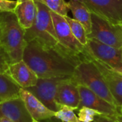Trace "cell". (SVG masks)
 <instances>
[{"mask_svg":"<svg viewBox=\"0 0 122 122\" xmlns=\"http://www.w3.org/2000/svg\"><path fill=\"white\" fill-rule=\"evenodd\" d=\"M87 56L88 51L79 56L63 45L49 47L32 40L27 42L22 60L39 78H45L73 76L76 67Z\"/></svg>","mask_w":122,"mask_h":122,"instance_id":"obj_1","label":"cell"},{"mask_svg":"<svg viewBox=\"0 0 122 122\" xmlns=\"http://www.w3.org/2000/svg\"><path fill=\"white\" fill-rule=\"evenodd\" d=\"M0 32L2 47L8 55L11 63L22 60L27 45L25 30L19 23L15 12H0Z\"/></svg>","mask_w":122,"mask_h":122,"instance_id":"obj_2","label":"cell"},{"mask_svg":"<svg viewBox=\"0 0 122 122\" xmlns=\"http://www.w3.org/2000/svg\"><path fill=\"white\" fill-rule=\"evenodd\" d=\"M73 78L77 84L87 87L99 96L118 107L101 71L93 62L89 53L76 67Z\"/></svg>","mask_w":122,"mask_h":122,"instance_id":"obj_3","label":"cell"},{"mask_svg":"<svg viewBox=\"0 0 122 122\" xmlns=\"http://www.w3.org/2000/svg\"><path fill=\"white\" fill-rule=\"evenodd\" d=\"M35 3L37 9V17L33 25L25 30L26 42L37 40L49 47L62 45L56 35L50 10L41 2L35 1Z\"/></svg>","mask_w":122,"mask_h":122,"instance_id":"obj_4","label":"cell"},{"mask_svg":"<svg viewBox=\"0 0 122 122\" xmlns=\"http://www.w3.org/2000/svg\"><path fill=\"white\" fill-rule=\"evenodd\" d=\"M91 32L88 35L92 39L116 48L122 47V25L109 22L91 12Z\"/></svg>","mask_w":122,"mask_h":122,"instance_id":"obj_5","label":"cell"},{"mask_svg":"<svg viewBox=\"0 0 122 122\" xmlns=\"http://www.w3.org/2000/svg\"><path fill=\"white\" fill-rule=\"evenodd\" d=\"M68 77L70 76L38 78L35 86L26 89L36 96L49 109L56 112L61 106L56 101L57 88L60 83Z\"/></svg>","mask_w":122,"mask_h":122,"instance_id":"obj_6","label":"cell"},{"mask_svg":"<svg viewBox=\"0 0 122 122\" xmlns=\"http://www.w3.org/2000/svg\"><path fill=\"white\" fill-rule=\"evenodd\" d=\"M86 47L93 57L122 73V47L116 48L92 39H88Z\"/></svg>","mask_w":122,"mask_h":122,"instance_id":"obj_7","label":"cell"},{"mask_svg":"<svg viewBox=\"0 0 122 122\" xmlns=\"http://www.w3.org/2000/svg\"><path fill=\"white\" fill-rule=\"evenodd\" d=\"M51 16L59 42L72 53L79 56L84 55L87 52L86 46L73 35L65 17L52 11Z\"/></svg>","mask_w":122,"mask_h":122,"instance_id":"obj_8","label":"cell"},{"mask_svg":"<svg viewBox=\"0 0 122 122\" xmlns=\"http://www.w3.org/2000/svg\"><path fill=\"white\" fill-rule=\"evenodd\" d=\"M91 12L111 22L122 24V0H79Z\"/></svg>","mask_w":122,"mask_h":122,"instance_id":"obj_9","label":"cell"},{"mask_svg":"<svg viewBox=\"0 0 122 122\" xmlns=\"http://www.w3.org/2000/svg\"><path fill=\"white\" fill-rule=\"evenodd\" d=\"M78 87L81 96L79 108L83 106L88 107L98 111L101 115L108 116H116L119 114L117 106L111 104L83 85L78 84Z\"/></svg>","mask_w":122,"mask_h":122,"instance_id":"obj_10","label":"cell"},{"mask_svg":"<svg viewBox=\"0 0 122 122\" xmlns=\"http://www.w3.org/2000/svg\"><path fill=\"white\" fill-rule=\"evenodd\" d=\"M0 114L13 122H32L33 120L20 96L0 101Z\"/></svg>","mask_w":122,"mask_h":122,"instance_id":"obj_11","label":"cell"},{"mask_svg":"<svg viewBox=\"0 0 122 122\" xmlns=\"http://www.w3.org/2000/svg\"><path fill=\"white\" fill-rule=\"evenodd\" d=\"M91 57L101 71L110 92L119 108L122 105V73L113 70L92 56Z\"/></svg>","mask_w":122,"mask_h":122,"instance_id":"obj_12","label":"cell"},{"mask_svg":"<svg viewBox=\"0 0 122 122\" xmlns=\"http://www.w3.org/2000/svg\"><path fill=\"white\" fill-rule=\"evenodd\" d=\"M56 101L60 106H68L74 110L79 108L81 96L78 84L73 76L68 77L60 83L57 91Z\"/></svg>","mask_w":122,"mask_h":122,"instance_id":"obj_13","label":"cell"},{"mask_svg":"<svg viewBox=\"0 0 122 122\" xmlns=\"http://www.w3.org/2000/svg\"><path fill=\"white\" fill-rule=\"evenodd\" d=\"M6 74L22 88L25 89L35 86L39 78L23 60L11 63Z\"/></svg>","mask_w":122,"mask_h":122,"instance_id":"obj_14","label":"cell"},{"mask_svg":"<svg viewBox=\"0 0 122 122\" xmlns=\"http://www.w3.org/2000/svg\"><path fill=\"white\" fill-rule=\"evenodd\" d=\"M20 95L34 119L42 121L55 117V112L49 109L42 102L27 89L21 88Z\"/></svg>","mask_w":122,"mask_h":122,"instance_id":"obj_15","label":"cell"},{"mask_svg":"<svg viewBox=\"0 0 122 122\" xmlns=\"http://www.w3.org/2000/svg\"><path fill=\"white\" fill-rule=\"evenodd\" d=\"M37 13V9L35 0H27L17 5L15 10L19 23L25 30L33 25Z\"/></svg>","mask_w":122,"mask_h":122,"instance_id":"obj_16","label":"cell"},{"mask_svg":"<svg viewBox=\"0 0 122 122\" xmlns=\"http://www.w3.org/2000/svg\"><path fill=\"white\" fill-rule=\"evenodd\" d=\"M68 4L73 18L83 25L87 35H89L91 32L92 27L91 10L84 3L79 0H69Z\"/></svg>","mask_w":122,"mask_h":122,"instance_id":"obj_17","label":"cell"},{"mask_svg":"<svg viewBox=\"0 0 122 122\" xmlns=\"http://www.w3.org/2000/svg\"><path fill=\"white\" fill-rule=\"evenodd\" d=\"M21 88L7 74L0 73V101L20 96Z\"/></svg>","mask_w":122,"mask_h":122,"instance_id":"obj_18","label":"cell"},{"mask_svg":"<svg viewBox=\"0 0 122 122\" xmlns=\"http://www.w3.org/2000/svg\"><path fill=\"white\" fill-rule=\"evenodd\" d=\"M66 21L68 22L72 33L76 37V38L84 46H86L88 42V38L87 33L83 25L74 18H71L68 15L65 17Z\"/></svg>","mask_w":122,"mask_h":122,"instance_id":"obj_19","label":"cell"},{"mask_svg":"<svg viewBox=\"0 0 122 122\" xmlns=\"http://www.w3.org/2000/svg\"><path fill=\"white\" fill-rule=\"evenodd\" d=\"M35 1L42 3L47 7L50 11L63 17L67 16L68 12L70 10L68 4L65 2V0H35Z\"/></svg>","mask_w":122,"mask_h":122,"instance_id":"obj_20","label":"cell"},{"mask_svg":"<svg viewBox=\"0 0 122 122\" xmlns=\"http://www.w3.org/2000/svg\"><path fill=\"white\" fill-rule=\"evenodd\" d=\"M55 117L63 122H81L78 116L74 113V109L68 106L62 105L55 112Z\"/></svg>","mask_w":122,"mask_h":122,"instance_id":"obj_21","label":"cell"},{"mask_svg":"<svg viewBox=\"0 0 122 122\" xmlns=\"http://www.w3.org/2000/svg\"><path fill=\"white\" fill-rule=\"evenodd\" d=\"M101 115L98 111L88 107H81L79 108L78 116L81 122H93L96 116Z\"/></svg>","mask_w":122,"mask_h":122,"instance_id":"obj_22","label":"cell"},{"mask_svg":"<svg viewBox=\"0 0 122 122\" xmlns=\"http://www.w3.org/2000/svg\"><path fill=\"white\" fill-rule=\"evenodd\" d=\"M10 64L11 62L8 55L3 47H0V73H7Z\"/></svg>","mask_w":122,"mask_h":122,"instance_id":"obj_23","label":"cell"},{"mask_svg":"<svg viewBox=\"0 0 122 122\" xmlns=\"http://www.w3.org/2000/svg\"><path fill=\"white\" fill-rule=\"evenodd\" d=\"M17 5V1L14 0H0V12H15Z\"/></svg>","mask_w":122,"mask_h":122,"instance_id":"obj_24","label":"cell"},{"mask_svg":"<svg viewBox=\"0 0 122 122\" xmlns=\"http://www.w3.org/2000/svg\"><path fill=\"white\" fill-rule=\"evenodd\" d=\"M93 122H119V121L116 118V116L98 115L96 116Z\"/></svg>","mask_w":122,"mask_h":122,"instance_id":"obj_25","label":"cell"},{"mask_svg":"<svg viewBox=\"0 0 122 122\" xmlns=\"http://www.w3.org/2000/svg\"><path fill=\"white\" fill-rule=\"evenodd\" d=\"M0 122H13L8 118L5 117V116L0 114Z\"/></svg>","mask_w":122,"mask_h":122,"instance_id":"obj_26","label":"cell"},{"mask_svg":"<svg viewBox=\"0 0 122 122\" xmlns=\"http://www.w3.org/2000/svg\"><path fill=\"white\" fill-rule=\"evenodd\" d=\"M116 118L118 119V120H119V121H122V115H117L116 116Z\"/></svg>","mask_w":122,"mask_h":122,"instance_id":"obj_27","label":"cell"},{"mask_svg":"<svg viewBox=\"0 0 122 122\" xmlns=\"http://www.w3.org/2000/svg\"><path fill=\"white\" fill-rule=\"evenodd\" d=\"M118 112H119V115H122V105L118 108Z\"/></svg>","mask_w":122,"mask_h":122,"instance_id":"obj_28","label":"cell"},{"mask_svg":"<svg viewBox=\"0 0 122 122\" xmlns=\"http://www.w3.org/2000/svg\"><path fill=\"white\" fill-rule=\"evenodd\" d=\"M25 1H27V0H17V5H19V4H20L22 2H25Z\"/></svg>","mask_w":122,"mask_h":122,"instance_id":"obj_29","label":"cell"},{"mask_svg":"<svg viewBox=\"0 0 122 122\" xmlns=\"http://www.w3.org/2000/svg\"><path fill=\"white\" fill-rule=\"evenodd\" d=\"M0 47H2V44H1V32H0Z\"/></svg>","mask_w":122,"mask_h":122,"instance_id":"obj_30","label":"cell"},{"mask_svg":"<svg viewBox=\"0 0 122 122\" xmlns=\"http://www.w3.org/2000/svg\"><path fill=\"white\" fill-rule=\"evenodd\" d=\"M32 122H40V121H37V120H36V119H34L33 118V120H32Z\"/></svg>","mask_w":122,"mask_h":122,"instance_id":"obj_31","label":"cell"},{"mask_svg":"<svg viewBox=\"0 0 122 122\" xmlns=\"http://www.w3.org/2000/svg\"><path fill=\"white\" fill-rule=\"evenodd\" d=\"M118 121H119V120H118ZM119 122H122V121H119Z\"/></svg>","mask_w":122,"mask_h":122,"instance_id":"obj_32","label":"cell"},{"mask_svg":"<svg viewBox=\"0 0 122 122\" xmlns=\"http://www.w3.org/2000/svg\"><path fill=\"white\" fill-rule=\"evenodd\" d=\"M121 25H122V24H121Z\"/></svg>","mask_w":122,"mask_h":122,"instance_id":"obj_33","label":"cell"}]
</instances>
